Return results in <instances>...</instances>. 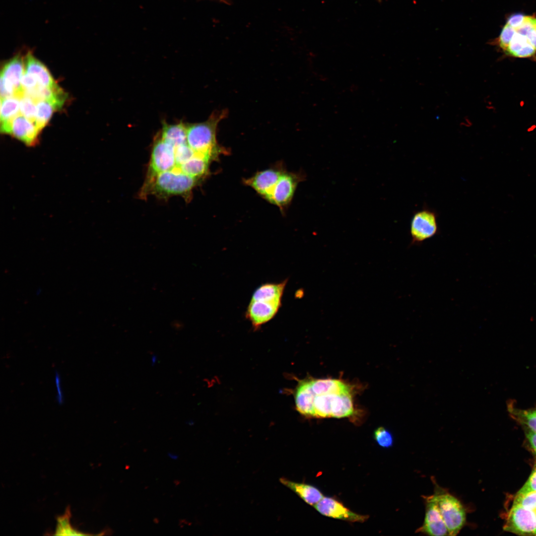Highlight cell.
<instances>
[{"label":"cell","instance_id":"2e32d148","mask_svg":"<svg viewBox=\"0 0 536 536\" xmlns=\"http://www.w3.org/2000/svg\"><path fill=\"white\" fill-rule=\"evenodd\" d=\"M20 99L17 97L0 99V131L9 134L12 122L20 113Z\"/></svg>","mask_w":536,"mask_h":536},{"label":"cell","instance_id":"ac0fdd59","mask_svg":"<svg viewBox=\"0 0 536 536\" xmlns=\"http://www.w3.org/2000/svg\"><path fill=\"white\" fill-rule=\"evenodd\" d=\"M313 390L316 395L335 394L351 391V388L344 382L335 379H311Z\"/></svg>","mask_w":536,"mask_h":536},{"label":"cell","instance_id":"4fadbf2b","mask_svg":"<svg viewBox=\"0 0 536 536\" xmlns=\"http://www.w3.org/2000/svg\"><path fill=\"white\" fill-rule=\"evenodd\" d=\"M39 133L33 122L19 114L13 120L9 134L32 146L36 143Z\"/></svg>","mask_w":536,"mask_h":536},{"label":"cell","instance_id":"d6986e66","mask_svg":"<svg viewBox=\"0 0 536 536\" xmlns=\"http://www.w3.org/2000/svg\"><path fill=\"white\" fill-rule=\"evenodd\" d=\"M354 411L353 400L351 391L337 394L334 400L332 417L342 418L350 417Z\"/></svg>","mask_w":536,"mask_h":536},{"label":"cell","instance_id":"4dcf8cb0","mask_svg":"<svg viewBox=\"0 0 536 536\" xmlns=\"http://www.w3.org/2000/svg\"><path fill=\"white\" fill-rule=\"evenodd\" d=\"M60 379H60V375H59V373L58 372H56V376H55V383H56V388L57 389V393H58V395H57V402H58V403L59 404H62L64 402V400L63 394L62 393V390H61V384H60L61 380Z\"/></svg>","mask_w":536,"mask_h":536},{"label":"cell","instance_id":"8992f818","mask_svg":"<svg viewBox=\"0 0 536 536\" xmlns=\"http://www.w3.org/2000/svg\"><path fill=\"white\" fill-rule=\"evenodd\" d=\"M304 179L302 174L284 171L266 200L283 208L291 202L298 184Z\"/></svg>","mask_w":536,"mask_h":536},{"label":"cell","instance_id":"6da1fadb","mask_svg":"<svg viewBox=\"0 0 536 536\" xmlns=\"http://www.w3.org/2000/svg\"><path fill=\"white\" fill-rule=\"evenodd\" d=\"M508 55L528 58L536 54V16L521 13L510 16L497 39Z\"/></svg>","mask_w":536,"mask_h":536},{"label":"cell","instance_id":"603a6c76","mask_svg":"<svg viewBox=\"0 0 536 536\" xmlns=\"http://www.w3.org/2000/svg\"><path fill=\"white\" fill-rule=\"evenodd\" d=\"M57 109L50 102L40 100L36 102V113L34 124L40 132L50 120L53 113Z\"/></svg>","mask_w":536,"mask_h":536},{"label":"cell","instance_id":"f546056e","mask_svg":"<svg viewBox=\"0 0 536 536\" xmlns=\"http://www.w3.org/2000/svg\"><path fill=\"white\" fill-rule=\"evenodd\" d=\"M526 437L533 450L536 454V432H535L526 427H524Z\"/></svg>","mask_w":536,"mask_h":536},{"label":"cell","instance_id":"484cf974","mask_svg":"<svg viewBox=\"0 0 536 536\" xmlns=\"http://www.w3.org/2000/svg\"><path fill=\"white\" fill-rule=\"evenodd\" d=\"M513 505H519L527 509L536 511V491L524 494H516Z\"/></svg>","mask_w":536,"mask_h":536},{"label":"cell","instance_id":"52a82bcc","mask_svg":"<svg viewBox=\"0 0 536 536\" xmlns=\"http://www.w3.org/2000/svg\"><path fill=\"white\" fill-rule=\"evenodd\" d=\"M282 301L250 300L245 313L255 330L272 319L282 306Z\"/></svg>","mask_w":536,"mask_h":536},{"label":"cell","instance_id":"9a60e30c","mask_svg":"<svg viewBox=\"0 0 536 536\" xmlns=\"http://www.w3.org/2000/svg\"><path fill=\"white\" fill-rule=\"evenodd\" d=\"M279 481L311 506H314L324 497L322 493L313 485L293 482L283 477L280 478Z\"/></svg>","mask_w":536,"mask_h":536},{"label":"cell","instance_id":"5bb4252c","mask_svg":"<svg viewBox=\"0 0 536 536\" xmlns=\"http://www.w3.org/2000/svg\"><path fill=\"white\" fill-rule=\"evenodd\" d=\"M25 63V71L33 75L39 85L50 88L58 85L47 67L37 59L31 51L27 52Z\"/></svg>","mask_w":536,"mask_h":536},{"label":"cell","instance_id":"5b68a950","mask_svg":"<svg viewBox=\"0 0 536 536\" xmlns=\"http://www.w3.org/2000/svg\"><path fill=\"white\" fill-rule=\"evenodd\" d=\"M505 531L521 536H536V512L513 505L504 524Z\"/></svg>","mask_w":536,"mask_h":536},{"label":"cell","instance_id":"3957f363","mask_svg":"<svg viewBox=\"0 0 536 536\" xmlns=\"http://www.w3.org/2000/svg\"><path fill=\"white\" fill-rule=\"evenodd\" d=\"M437 212L427 206L415 211L411 219L409 233L410 245H420L438 234L439 229Z\"/></svg>","mask_w":536,"mask_h":536},{"label":"cell","instance_id":"cb8c5ba5","mask_svg":"<svg viewBox=\"0 0 536 536\" xmlns=\"http://www.w3.org/2000/svg\"><path fill=\"white\" fill-rule=\"evenodd\" d=\"M69 511L67 509L64 515L58 518L57 526L55 535L60 536L87 535L86 534L81 533L72 528L69 522Z\"/></svg>","mask_w":536,"mask_h":536},{"label":"cell","instance_id":"ba28073f","mask_svg":"<svg viewBox=\"0 0 536 536\" xmlns=\"http://www.w3.org/2000/svg\"><path fill=\"white\" fill-rule=\"evenodd\" d=\"M313 507L326 517L350 522L363 523L369 516L356 514L345 507L341 502L332 497H324Z\"/></svg>","mask_w":536,"mask_h":536},{"label":"cell","instance_id":"83f0119b","mask_svg":"<svg viewBox=\"0 0 536 536\" xmlns=\"http://www.w3.org/2000/svg\"><path fill=\"white\" fill-rule=\"evenodd\" d=\"M533 491H536V463L527 481L518 491L517 494H524Z\"/></svg>","mask_w":536,"mask_h":536},{"label":"cell","instance_id":"7a4b0ae2","mask_svg":"<svg viewBox=\"0 0 536 536\" xmlns=\"http://www.w3.org/2000/svg\"><path fill=\"white\" fill-rule=\"evenodd\" d=\"M223 112L214 113L205 122L187 125V139L196 151L218 158L222 148L216 140V130L219 121L224 118Z\"/></svg>","mask_w":536,"mask_h":536},{"label":"cell","instance_id":"d4e9b609","mask_svg":"<svg viewBox=\"0 0 536 536\" xmlns=\"http://www.w3.org/2000/svg\"><path fill=\"white\" fill-rule=\"evenodd\" d=\"M20 113L34 123L36 113V103L30 97L23 96L20 99Z\"/></svg>","mask_w":536,"mask_h":536},{"label":"cell","instance_id":"1f68e13d","mask_svg":"<svg viewBox=\"0 0 536 536\" xmlns=\"http://www.w3.org/2000/svg\"><path fill=\"white\" fill-rule=\"evenodd\" d=\"M377 0V1H378V2H381V0Z\"/></svg>","mask_w":536,"mask_h":536},{"label":"cell","instance_id":"44dd1931","mask_svg":"<svg viewBox=\"0 0 536 536\" xmlns=\"http://www.w3.org/2000/svg\"><path fill=\"white\" fill-rule=\"evenodd\" d=\"M509 415L524 427L536 432V406L527 409L515 407L512 403L507 405Z\"/></svg>","mask_w":536,"mask_h":536},{"label":"cell","instance_id":"30bf717a","mask_svg":"<svg viewBox=\"0 0 536 536\" xmlns=\"http://www.w3.org/2000/svg\"><path fill=\"white\" fill-rule=\"evenodd\" d=\"M24 67L23 56L18 53L4 64L0 73V78L13 87L16 97L19 99L24 96L21 79L25 72Z\"/></svg>","mask_w":536,"mask_h":536},{"label":"cell","instance_id":"277c9868","mask_svg":"<svg viewBox=\"0 0 536 536\" xmlns=\"http://www.w3.org/2000/svg\"><path fill=\"white\" fill-rule=\"evenodd\" d=\"M435 494L449 535L456 536L466 523V515L463 505L457 498L448 493Z\"/></svg>","mask_w":536,"mask_h":536},{"label":"cell","instance_id":"f1b7e54d","mask_svg":"<svg viewBox=\"0 0 536 536\" xmlns=\"http://www.w3.org/2000/svg\"><path fill=\"white\" fill-rule=\"evenodd\" d=\"M21 84L24 92L35 89L39 85L36 78L25 71L21 78Z\"/></svg>","mask_w":536,"mask_h":536},{"label":"cell","instance_id":"7c38bea8","mask_svg":"<svg viewBox=\"0 0 536 536\" xmlns=\"http://www.w3.org/2000/svg\"><path fill=\"white\" fill-rule=\"evenodd\" d=\"M283 171L275 168L268 169L257 172L246 179L245 183L266 199Z\"/></svg>","mask_w":536,"mask_h":536},{"label":"cell","instance_id":"e0dca14e","mask_svg":"<svg viewBox=\"0 0 536 536\" xmlns=\"http://www.w3.org/2000/svg\"><path fill=\"white\" fill-rule=\"evenodd\" d=\"M288 282L285 279L280 282H268L255 289L251 300H269L282 301L284 289Z\"/></svg>","mask_w":536,"mask_h":536},{"label":"cell","instance_id":"ffe728a7","mask_svg":"<svg viewBox=\"0 0 536 536\" xmlns=\"http://www.w3.org/2000/svg\"><path fill=\"white\" fill-rule=\"evenodd\" d=\"M187 125L184 123H164L160 136L172 145H177L187 141Z\"/></svg>","mask_w":536,"mask_h":536},{"label":"cell","instance_id":"4316f807","mask_svg":"<svg viewBox=\"0 0 536 536\" xmlns=\"http://www.w3.org/2000/svg\"><path fill=\"white\" fill-rule=\"evenodd\" d=\"M374 438L377 443L383 448H389L393 445L394 439L392 434L389 430L382 426L377 428L374 431Z\"/></svg>","mask_w":536,"mask_h":536},{"label":"cell","instance_id":"9c48e42d","mask_svg":"<svg viewBox=\"0 0 536 536\" xmlns=\"http://www.w3.org/2000/svg\"><path fill=\"white\" fill-rule=\"evenodd\" d=\"M420 531L429 536H448L449 532L440 511L435 494L426 499L424 523Z\"/></svg>","mask_w":536,"mask_h":536},{"label":"cell","instance_id":"8fae6325","mask_svg":"<svg viewBox=\"0 0 536 536\" xmlns=\"http://www.w3.org/2000/svg\"><path fill=\"white\" fill-rule=\"evenodd\" d=\"M293 394L297 411L305 417H313L316 395L312 387L311 379L298 380Z\"/></svg>","mask_w":536,"mask_h":536},{"label":"cell","instance_id":"d6a6232c","mask_svg":"<svg viewBox=\"0 0 536 536\" xmlns=\"http://www.w3.org/2000/svg\"></svg>","mask_w":536,"mask_h":536},{"label":"cell","instance_id":"7402d4cb","mask_svg":"<svg viewBox=\"0 0 536 536\" xmlns=\"http://www.w3.org/2000/svg\"><path fill=\"white\" fill-rule=\"evenodd\" d=\"M335 394L316 395L314 402L313 417L326 418L332 417L333 403Z\"/></svg>","mask_w":536,"mask_h":536}]
</instances>
